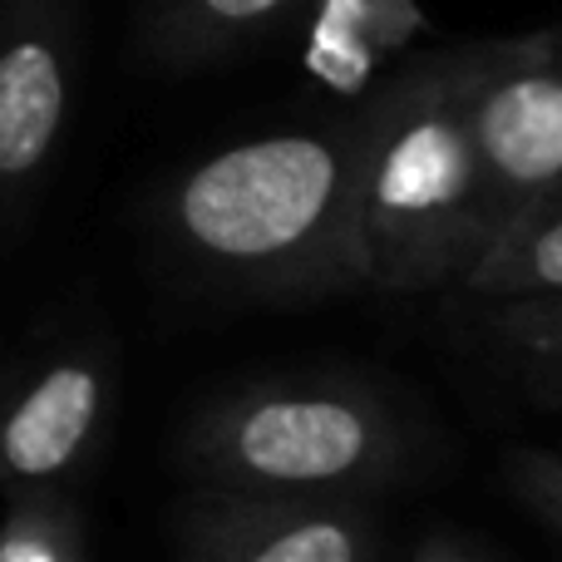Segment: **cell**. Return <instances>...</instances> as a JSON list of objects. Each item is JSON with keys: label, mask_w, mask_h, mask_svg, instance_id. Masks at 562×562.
Returning <instances> with one entry per match:
<instances>
[{"label": "cell", "mask_w": 562, "mask_h": 562, "mask_svg": "<svg viewBox=\"0 0 562 562\" xmlns=\"http://www.w3.org/2000/svg\"><path fill=\"white\" fill-rule=\"evenodd\" d=\"M173 247L267 296L366 291L356 233V128L296 124L193 164L164 198Z\"/></svg>", "instance_id": "6da1fadb"}, {"label": "cell", "mask_w": 562, "mask_h": 562, "mask_svg": "<svg viewBox=\"0 0 562 562\" xmlns=\"http://www.w3.org/2000/svg\"><path fill=\"white\" fill-rule=\"evenodd\" d=\"M356 128V233L370 291L454 286L498 207L459 119L449 59L390 79Z\"/></svg>", "instance_id": "7a4b0ae2"}, {"label": "cell", "mask_w": 562, "mask_h": 562, "mask_svg": "<svg viewBox=\"0 0 562 562\" xmlns=\"http://www.w3.org/2000/svg\"><path fill=\"white\" fill-rule=\"evenodd\" d=\"M400 459L390 409L356 385H262L203 409L183 464L213 494L330 498Z\"/></svg>", "instance_id": "3957f363"}, {"label": "cell", "mask_w": 562, "mask_h": 562, "mask_svg": "<svg viewBox=\"0 0 562 562\" xmlns=\"http://www.w3.org/2000/svg\"><path fill=\"white\" fill-rule=\"evenodd\" d=\"M459 119L498 213L562 183V65L553 30L528 40H488L454 49Z\"/></svg>", "instance_id": "277c9868"}, {"label": "cell", "mask_w": 562, "mask_h": 562, "mask_svg": "<svg viewBox=\"0 0 562 562\" xmlns=\"http://www.w3.org/2000/svg\"><path fill=\"white\" fill-rule=\"evenodd\" d=\"M69 114V30L55 0L0 5V203L55 158Z\"/></svg>", "instance_id": "5b68a950"}, {"label": "cell", "mask_w": 562, "mask_h": 562, "mask_svg": "<svg viewBox=\"0 0 562 562\" xmlns=\"http://www.w3.org/2000/svg\"><path fill=\"white\" fill-rule=\"evenodd\" d=\"M193 562H370V528L330 498L213 494L188 514Z\"/></svg>", "instance_id": "8992f818"}, {"label": "cell", "mask_w": 562, "mask_h": 562, "mask_svg": "<svg viewBox=\"0 0 562 562\" xmlns=\"http://www.w3.org/2000/svg\"><path fill=\"white\" fill-rule=\"evenodd\" d=\"M109 405L104 366L65 356L0 409V494H40L89 454Z\"/></svg>", "instance_id": "52a82bcc"}, {"label": "cell", "mask_w": 562, "mask_h": 562, "mask_svg": "<svg viewBox=\"0 0 562 562\" xmlns=\"http://www.w3.org/2000/svg\"><path fill=\"white\" fill-rule=\"evenodd\" d=\"M454 291L484 301H528L562 291V193L528 198L494 217L479 252L454 277Z\"/></svg>", "instance_id": "ba28073f"}, {"label": "cell", "mask_w": 562, "mask_h": 562, "mask_svg": "<svg viewBox=\"0 0 562 562\" xmlns=\"http://www.w3.org/2000/svg\"><path fill=\"white\" fill-rule=\"evenodd\" d=\"M306 0H148L144 45L158 65H203L277 35Z\"/></svg>", "instance_id": "9c48e42d"}, {"label": "cell", "mask_w": 562, "mask_h": 562, "mask_svg": "<svg viewBox=\"0 0 562 562\" xmlns=\"http://www.w3.org/2000/svg\"><path fill=\"white\" fill-rule=\"evenodd\" d=\"M0 562H85L75 518L49 498V488L20 494L10 504L5 524H0Z\"/></svg>", "instance_id": "30bf717a"}, {"label": "cell", "mask_w": 562, "mask_h": 562, "mask_svg": "<svg viewBox=\"0 0 562 562\" xmlns=\"http://www.w3.org/2000/svg\"><path fill=\"white\" fill-rule=\"evenodd\" d=\"M533 469H538V479L524 474V488H518V494L533 498V504H538V518H543L548 528H558V488H562L558 459H553V454H533Z\"/></svg>", "instance_id": "8fae6325"}, {"label": "cell", "mask_w": 562, "mask_h": 562, "mask_svg": "<svg viewBox=\"0 0 562 562\" xmlns=\"http://www.w3.org/2000/svg\"><path fill=\"white\" fill-rule=\"evenodd\" d=\"M415 562H479L474 553H464L459 543H445V538H425L415 548Z\"/></svg>", "instance_id": "7c38bea8"}]
</instances>
